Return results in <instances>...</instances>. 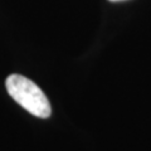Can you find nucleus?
<instances>
[{
  "mask_svg": "<svg viewBox=\"0 0 151 151\" xmlns=\"http://www.w3.org/2000/svg\"><path fill=\"white\" fill-rule=\"evenodd\" d=\"M110 1H124V0H110Z\"/></svg>",
  "mask_w": 151,
  "mask_h": 151,
  "instance_id": "obj_2",
  "label": "nucleus"
},
{
  "mask_svg": "<svg viewBox=\"0 0 151 151\" xmlns=\"http://www.w3.org/2000/svg\"><path fill=\"white\" fill-rule=\"evenodd\" d=\"M5 86L13 100L33 116L40 119L50 116L52 108L48 98L29 78L20 74H10L5 81Z\"/></svg>",
  "mask_w": 151,
  "mask_h": 151,
  "instance_id": "obj_1",
  "label": "nucleus"
}]
</instances>
